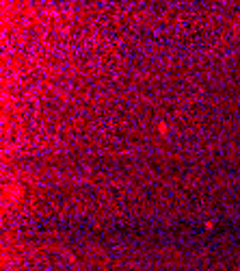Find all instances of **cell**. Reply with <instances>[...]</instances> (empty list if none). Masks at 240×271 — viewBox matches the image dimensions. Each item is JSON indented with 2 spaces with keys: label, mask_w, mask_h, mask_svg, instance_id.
<instances>
[{
  "label": "cell",
  "mask_w": 240,
  "mask_h": 271,
  "mask_svg": "<svg viewBox=\"0 0 240 271\" xmlns=\"http://www.w3.org/2000/svg\"><path fill=\"white\" fill-rule=\"evenodd\" d=\"M158 130H160V134H167V124H160Z\"/></svg>",
  "instance_id": "1"
}]
</instances>
